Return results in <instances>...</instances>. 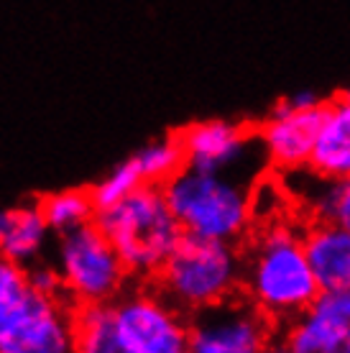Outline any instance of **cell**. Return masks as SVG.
<instances>
[{
	"label": "cell",
	"instance_id": "6da1fadb",
	"mask_svg": "<svg viewBox=\"0 0 350 353\" xmlns=\"http://www.w3.org/2000/svg\"><path fill=\"white\" fill-rule=\"evenodd\" d=\"M248 300L274 320H294L320 294L317 276L305 251V236L289 223H274L256 241L245 264Z\"/></svg>",
	"mask_w": 350,
	"mask_h": 353
},
{
	"label": "cell",
	"instance_id": "7a4b0ae2",
	"mask_svg": "<svg viewBox=\"0 0 350 353\" xmlns=\"http://www.w3.org/2000/svg\"><path fill=\"white\" fill-rule=\"evenodd\" d=\"M95 223L121 254L128 274L138 279L156 276L184 239L161 185H141L128 197L97 210Z\"/></svg>",
	"mask_w": 350,
	"mask_h": 353
},
{
	"label": "cell",
	"instance_id": "3957f363",
	"mask_svg": "<svg viewBox=\"0 0 350 353\" xmlns=\"http://www.w3.org/2000/svg\"><path fill=\"white\" fill-rule=\"evenodd\" d=\"M0 353H74V307L28 284L26 266L0 256Z\"/></svg>",
	"mask_w": 350,
	"mask_h": 353
},
{
	"label": "cell",
	"instance_id": "277c9868",
	"mask_svg": "<svg viewBox=\"0 0 350 353\" xmlns=\"http://www.w3.org/2000/svg\"><path fill=\"white\" fill-rule=\"evenodd\" d=\"M161 187L187 236L236 243L254 221V192L243 179L184 167Z\"/></svg>",
	"mask_w": 350,
	"mask_h": 353
},
{
	"label": "cell",
	"instance_id": "5b68a950",
	"mask_svg": "<svg viewBox=\"0 0 350 353\" xmlns=\"http://www.w3.org/2000/svg\"><path fill=\"white\" fill-rule=\"evenodd\" d=\"M245 264L233 243L187 236L156 274V290L184 315L230 300L243 284Z\"/></svg>",
	"mask_w": 350,
	"mask_h": 353
},
{
	"label": "cell",
	"instance_id": "8992f818",
	"mask_svg": "<svg viewBox=\"0 0 350 353\" xmlns=\"http://www.w3.org/2000/svg\"><path fill=\"white\" fill-rule=\"evenodd\" d=\"M56 269L74 307L113 302L118 294H123L131 276L121 254L97 228L95 221L61 233L56 243Z\"/></svg>",
	"mask_w": 350,
	"mask_h": 353
},
{
	"label": "cell",
	"instance_id": "52a82bcc",
	"mask_svg": "<svg viewBox=\"0 0 350 353\" xmlns=\"http://www.w3.org/2000/svg\"><path fill=\"white\" fill-rule=\"evenodd\" d=\"M110 305L125 353H179L187 348L189 323L158 290H123Z\"/></svg>",
	"mask_w": 350,
	"mask_h": 353
},
{
	"label": "cell",
	"instance_id": "ba28073f",
	"mask_svg": "<svg viewBox=\"0 0 350 353\" xmlns=\"http://www.w3.org/2000/svg\"><path fill=\"white\" fill-rule=\"evenodd\" d=\"M176 136L182 141L187 167L200 172L236 176L251 185L269 161L261 136H251L228 121H202Z\"/></svg>",
	"mask_w": 350,
	"mask_h": 353
},
{
	"label": "cell",
	"instance_id": "9c48e42d",
	"mask_svg": "<svg viewBox=\"0 0 350 353\" xmlns=\"http://www.w3.org/2000/svg\"><path fill=\"white\" fill-rule=\"evenodd\" d=\"M271 341L269 315L254 302L225 300L189 318V353H258Z\"/></svg>",
	"mask_w": 350,
	"mask_h": 353
},
{
	"label": "cell",
	"instance_id": "30bf717a",
	"mask_svg": "<svg viewBox=\"0 0 350 353\" xmlns=\"http://www.w3.org/2000/svg\"><path fill=\"white\" fill-rule=\"evenodd\" d=\"M327 103L307 110H294L276 103L269 121L261 125V143L274 167L284 172H297L309 167L317 136L322 128Z\"/></svg>",
	"mask_w": 350,
	"mask_h": 353
},
{
	"label": "cell",
	"instance_id": "8fae6325",
	"mask_svg": "<svg viewBox=\"0 0 350 353\" xmlns=\"http://www.w3.org/2000/svg\"><path fill=\"white\" fill-rule=\"evenodd\" d=\"M305 251L320 290L350 287V230L320 221L305 233Z\"/></svg>",
	"mask_w": 350,
	"mask_h": 353
},
{
	"label": "cell",
	"instance_id": "7c38bea8",
	"mask_svg": "<svg viewBox=\"0 0 350 353\" xmlns=\"http://www.w3.org/2000/svg\"><path fill=\"white\" fill-rule=\"evenodd\" d=\"M309 169L325 179L350 176V97L345 92L327 103Z\"/></svg>",
	"mask_w": 350,
	"mask_h": 353
},
{
	"label": "cell",
	"instance_id": "4fadbf2b",
	"mask_svg": "<svg viewBox=\"0 0 350 353\" xmlns=\"http://www.w3.org/2000/svg\"><path fill=\"white\" fill-rule=\"evenodd\" d=\"M41 205H21L0 210V256L10 259L21 266L34 264L49 236Z\"/></svg>",
	"mask_w": 350,
	"mask_h": 353
},
{
	"label": "cell",
	"instance_id": "5bb4252c",
	"mask_svg": "<svg viewBox=\"0 0 350 353\" xmlns=\"http://www.w3.org/2000/svg\"><path fill=\"white\" fill-rule=\"evenodd\" d=\"M74 353H125L110 302L74 307Z\"/></svg>",
	"mask_w": 350,
	"mask_h": 353
},
{
	"label": "cell",
	"instance_id": "9a60e30c",
	"mask_svg": "<svg viewBox=\"0 0 350 353\" xmlns=\"http://www.w3.org/2000/svg\"><path fill=\"white\" fill-rule=\"evenodd\" d=\"M39 205H41V212H44L49 228L56 236L92 223L97 212L90 190H64V192L46 194Z\"/></svg>",
	"mask_w": 350,
	"mask_h": 353
},
{
	"label": "cell",
	"instance_id": "2e32d148",
	"mask_svg": "<svg viewBox=\"0 0 350 353\" xmlns=\"http://www.w3.org/2000/svg\"><path fill=\"white\" fill-rule=\"evenodd\" d=\"M133 161H136L146 185H167L179 169L187 167L179 136H167V139L151 141L149 146H143L133 154Z\"/></svg>",
	"mask_w": 350,
	"mask_h": 353
},
{
	"label": "cell",
	"instance_id": "e0dca14e",
	"mask_svg": "<svg viewBox=\"0 0 350 353\" xmlns=\"http://www.w3.org/2000/svg\"><path fill=\"white\" fill-rule=\"evenodd\" d=\"M307 203L320 215V221L338 223L350 230V176L348 179L317 176V185L312 187Z\"/></svg>",
	"mask_w": 350,
	"mask_h": 353
},
{
	"label": "cell",
	"instance_id": "ac0fdd59",
	"mask_svg": "<svg viewBox=\"0 0 350 353\" xmlns=\"http://www.w3.org/2000/svg\"><path fill=\"white\" fill-rule=\"evenodd\" d=\"M322 327L330 330L333 338L350 336V287L320 290L315 302L305 310Z\"/></svg>",
	"mask_w": 350,
	"mask_h": 353
},
{
	"label": "cell",
	"instance_id": "d6986e66",
	"mask_svg": "<svg viewBox=\"0 0 350 353\" xmlns=\"http://www.w3.org/2000/svg\"><path fill=\"white\" fill-rule=\"evenodd\" d=\"M141 185H146V182H143V176H141L133 157H128V159L121 161L118 167L110 169L90 192H92L95 208L103 210V208H110V205H115L118 200H123V197H128V194H131L133 190H138Z\"/></svg>",
	"mask_w": 350,
	"mask_h": 353
},
{
	"label": "cell",
	"instance_id": "ffe728a7",
	"mask_svg": "<svg viewBox=\"0 0 350 353\" xmlns=\"http://www.w3.org/2000/svg\"><path fill=\"white\" fill-rule=\"evenodd\" d=\"M26 274H28V284H31L36 292H41L46 297H67L64 279H61V274L56 266L34 261V264L26 266ZM67 300H70V297H67Z\"/></svg>",
	"mask_w": 350,
	"mask_h": 353
},
{
	"label": "cell",
	"instance_id": "44dd1931",
	"mask_svg": "<svg viewBox=\"0 0 350 353\" xmlns=\"http://www.w3.org/2000/svg\"><path fill=\"white\" fill-rule=\"evenodd\" d=\"M279 103H281V105H287V108H294V110H307V108L322 105L320 95H315V92H307V90H302V92H291V95L281 97Z\"/></svg>",
	"mask_w": 350,
	"mask_h": 353
},
{
	"label": "cell",
	"instance_id": "7402d4cb",
	"mask_svg": "<svg viewBox=\"0 0 350 353\" xmlns=\"http://www.w3.org/2000/svg\"><path fill=\"white\" fill-rule=\"evenodd\" d=\"M322 353H350V336L335 341V343L330 345V348H325Z\"/></svg>",
	"mask_w": 350,
	"mask_h": 353
},
{
	"label": "cell",
	"instance_id": "603a6c76",
	"mask_svg": "<svg viewBox=\"0 0 350 353\" xmlns=\"http://www.w3.org/2000/svg\"><path fill=\"white\" fill-rule=\"evenodd\" d=\"M258 353H291V351H289V345L287 343H274V341H269V343L263 345Z\"/></svg>",
	"mask_w": 350,
	"mask_h": 353
},
{
	"label": "cell",
	"instance_id": "cb8c5ba5",
	"mask_svg": "<svg viewBox=\"0 0 350 353\" xmlns=\"http://www.w3.org/2000/svg\"><path fill=\"white\" fill-rule=\"evenodd\" d=\"M345 95H348V97H350V90H345Z\"/></svg>",
	"mask_w": 350,
	"mask_h": 353
},
{
	"label": "cell",
	"instance_id": "d4e9b609",
	"mask_svg": "<svg viewBox=\"0 0 350 353\" xmlns=\"http://www.w3.org/2000/svg\"><path fill=\"white\" fill-rule=\"evenodd\" d=\"M179 353H189V351H187V348H184V351H179Z\"/></svg>",
	"mask_w": 350,
	"mask_h": 353
}]
</instances>
